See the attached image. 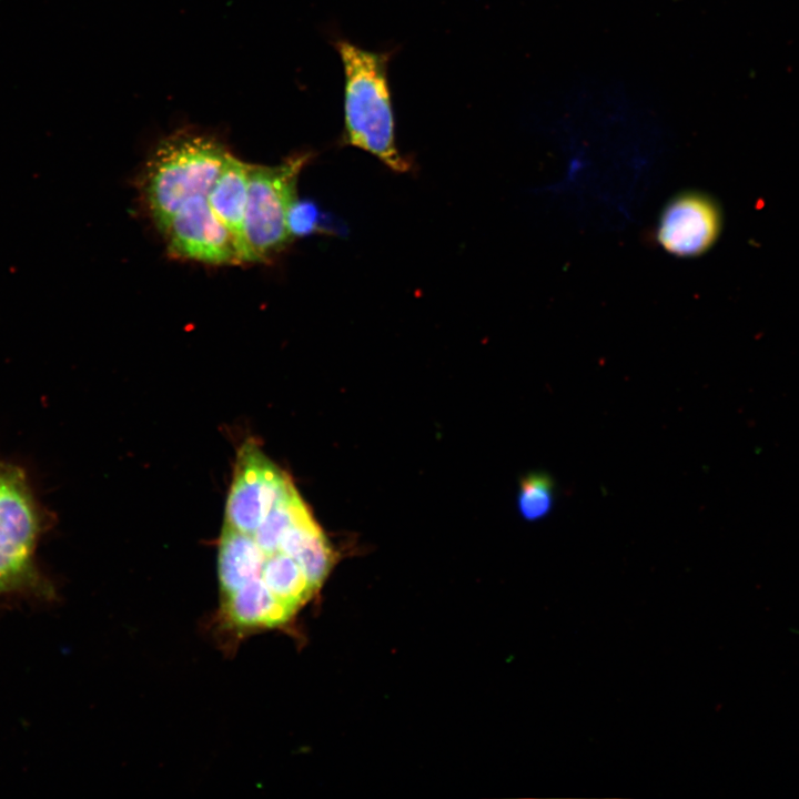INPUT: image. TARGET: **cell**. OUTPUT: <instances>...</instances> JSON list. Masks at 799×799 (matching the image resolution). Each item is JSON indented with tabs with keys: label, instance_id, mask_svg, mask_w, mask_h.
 Instances as JSON below:
<instances>
[{
	"label": "cell",
	"instance_id": "obj_1",
	"mask_svg": "<svg viewBox=\"0 0 799 799\" xmlns=\"http://www.w3.org/2000/svg\"><path fill=\"white\" fill-rule=\"evenodd\" d=\"M335 48L345 74L344 144L371 153L394 172L409 171L412 163L400 153L395 141L387 80L390 52L367 51L342 39Z\"/></svg>",
	"mask_w": 799,
	"mask_h": 799
},
{
	"label": "cell",
	"instance_id": "obj_2",
	"mask_svg": "<svg viewBox=\"0 0 799 799\" xmlns=\"http://www.w3.org/2000/svg\"><path fill=\"white\" fill-rule=\"evenodd\" d=\"M216 136L182 130L161 140L140 176L143 203L163 233L183 203L208 193L230 155Z\"/></svg>",
	"mask_w": 799,
	"mask_h": 799
},
{
	"label": "cell",
	"instance_id": "obj_3",
	"mask_svg": "<svg viewBox=\"0 0 799 799\" xmlns=\"http://www.w3.org/2000/svg\"><path fill=\"white\" fill-rule=\"evenodd\" d=\"M53 517L37 499L24 469L0 461V598L53 595L36 560L39 540Z\"/></svg>",
	"mask_w": 799,
	"mask_h": 799
},
{
	"label": "cell",
	"instance_id": "obj_4",
	"mask_svg": "<svg viewBox=\"0 0 799 799\" xmlns=\"http://www.w3.org/2000/svg\"><path fill=\"white\" fill-rule=\"evenodd\" d=\"M312 152L292 154L276 165L250 164L244 239L249 262H267L293 239L287 213L297 199L296 184Z\"/></svg>",
	"mask_w": 799,
	"mask_h": 799
},
{
	"label": "cell",
	"instance_id": "obj_5",
	"mask_svg": "<svg viewBox=\"0 0 799 799\" xmlns=\"http://www.w3.org/2000/svg\"><path fill=\"white\" fill-rule=\"evenodd\" d=\"M294 486L253 442L242 445L225 507V523L253 534L270 509Z\"/></svg>",
	"mask_w": 799,
	"mask_h": 799
},
{
	"label": "cell",
	"instance_id": "obj_6",
	"mask_svg": "<svg viewBox=\"0 0 799 799\" xmlns=\"http://www.w3.org/2000/svg\"><path fill=\"white\" fill-rule=\"evenodd\" d=\"M722 211L711 195L685 190L663 206L655 227V240L676 257H697L709 251L722 230Z\"/></svg>",
	"mask_w": 799,
	"mask_h": 799
},
{
	"label": "cell",
	"instance_id": "obj_7",
	"mask_svg": "<svg viewBox=\"0 0 799 799\" xmlns=\"http://www.w3.org/2000/svg\"><path fill=\"white\" fill-rule=\"evenodd\" d=\"M208 193L188 199L163 232L171 256L211 265H237L243 259L230 232L212 212Z\"/></svg>",
	"mask_w": 799,
	"mask_h": 799
},
{
	"label": "cell",
	"instance_id": "obj_8",
	"mask_svg": "<svg viewBox=\"0 0 799 799\" xmlns=\"http://www.w3.org/2000/svg\"><path fill=\"white\" fill-rule=\"evenodd\" d=\"M249 169L250 163L230 153L206 194L212 212L233 236L244 263L249 262L244 239Z\"/></svg>",
	"mask_w": 799,
	"mask_h": 799
},
{
	"label": "cell",
	"instance_id": "obj_9",
	"mask_svg": "<svg viewBox=\"0 0 799 799\" xmlns=\"http://www.w3.org/2000/svg\"><path fill=\"white\" fill-rule=\"evenodd\" d=\"M555 482L545 472H533L524 476L517 494V507L527 522H537L548 516L555 503Z\"/></svg>",
	"mask_w": 799,
	"mask_h": 799
},
{
	"label": "cell",
	"instance_id": "obj_10",
	"mask_svg": "<svg viewBox=\"0 0 799 799\" xmlns=\"http://www.w3.org/2000/svg\"><path fill=\"white\" fill-rule=\"evenodd\" d=\"M321 213L311 201L295 200L287 213V226L292 237L304 236L321 231Z\"/></svg>",
	"mask_w": 799,
	"mask_h": 799
}]
</instances>
